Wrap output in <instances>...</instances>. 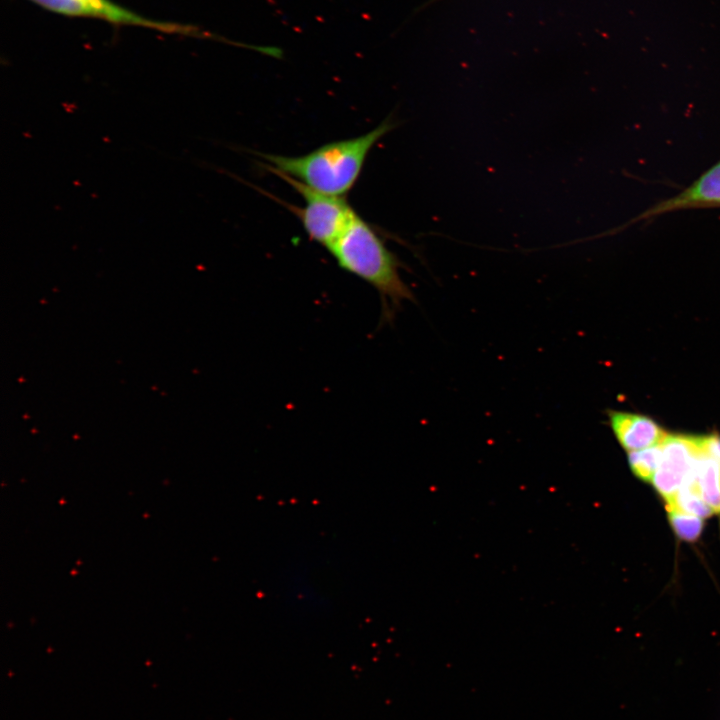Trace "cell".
I'll return each mask as SVG.
<instances>
[{
	"label": "cell",
	"mask_w": 720,
	"mask_h": 720,
	"mask_svg": "<svg viewBox=\"0 0 720 720\" xmlns=\"http://www.w3.org/2000/svg\"><path fill=\"white\" fill-rule=\"evenodd\" d=\"M393 127V121L386 119L365 134L326 143L301 156L258 155L271 173L288 175L320 193L344 197L358 180L371 149Z\"/></svg>",
	"instance_id": "1"
},
{
	"label": "cell",
	"mask_w": 720,
	"mask_h": 720,
	"mask_svg": "<svg viewBox=\"0 0 720 720\" xmlns=\"http://www.w3.org/2000/svg\"><path fill=\"white\" fill-rule=\"evenodd\" d=\"M328 250L343 270L374 287L385 303L399 306L405 300H415L400 276L398 258L358 214Z\"/></svg>",
	"instance_id": "2"
},
{
	"label": "cell",
	"mask_w": 720,
	"mask_h": 720,
	"mask_svg": "<svg viewBox=\"0 0 720 720\" xmlns=\"http://www.w3.org/2000/svg\"><path fill=\"white\" fill-rule=\"evenodd\" d=\"M47 11L73 18H89L113 26L139 27L166 34L214 37L198 27L145 17L114 0H27Z\"/></svg>",
	"instance_id": "3"
},
{
	"label": "cell",
	"mask_w": 720,
	"mask_h": 720,
	"mask_svg": "<svg viewBox=\"0 0 720 720\" xmlns=\"http://www.w3.org/2000/svg\"><path fill=\"white\" fill-rule=\"evenodd\" d=\"M273 174L282 178L302 196L304 205L296 207L294 211L310 240L327 249L357 214L344 197L317 192L285 174Z\"/></svg>",
	"instance_id": "4"
},
{
	"label": "cell",
	"mask_w": 720,
	"mask_h": 720,
	"mask_svg": "<svg viewBox=\"0 0 720 720\" xmlns=\"http://www.w3.org/2000/svg\"><path fill=\"white\" fill-rule=\"evenodd\" d=\"M660 447V460L651 483L667 501L692 474L697 458L703 450V436L668 433Z\"/></svg>",
	"instance_id": "5"
},
{
	"label": "cell",
	"mask_w": 720,
	"mask_h": 720,
	"mask_svg": "<svg viewBox=\"0 0 720 720\" xmlns=\"http://www.w3.org/2000/svg\"><path fill=\"white\" fill-rule=\"evenodd\" d=\"M720 205V162L699 177L690 187L676 196L647 209L631 220L649 219L663 213L691 208H710Z\"/></svg>",
	"instance_id": "6"
},
{
	"label": "cell",
	"mask_w": 720,
	"mask_h": 720,
	"mask_svg": "<svg viewBox=\"0 0 720 720\" xmlns=\"http://www.w3.org/2000/svg\"><path fill=\"white\" fill-rule=\"evenodd\" d=\"M611 429L628 452L659 445L668 433L652 418L625 411H609Z\"/></svg>",
	"instance_id": "7"
},
{
	"label": "cell",
	"mask_w": 720,
	"mask_h": 720,
	"mask_svg": "<svg viewBox=\"0 0 720 720\" xmlns=\"http://www.w3.org/2000/svg\"><path fill=\"white\" fill-rule=\"evenodd\" d=\"M695 484L713 513H720V459L710 454L704 446L693 472Z\"/></svg>",
	"instance_id": "8"
},
{
	"label": "cell",
	"mask_w": 720,
	"mask_h": 720,
	"mask_svg": "<svg viewBox=\"0 0 720 720\" xmlns=\"http://www.w3.org/2000/svg\"><path fill=\"white\" fill-rule=\"evenodd\" d=\"M693 472L676 494L671 499L665 501L666 507L676 508L705 519L712 515L713 511L703 500L695 484Z\"/></svg>",
	"instance_id": "9"
},
{
	"label": "cell",
	"mask_w": 720,
	"mask_h": 720,
	"mask_svg": "<svg viewBox=\"0 0 720 720\" xmlns=\"http://www.w3.org/2000/svg\"><path fill=\"white\" fill-rule=\"evenodd\" d=\"M660 444L642 450L628 452L629 466L633 474L639 479L651 482L660 460Z\"/></svg>",
	"instance_id": "10"
},
{
	"label": "cell",
	"mask_w": 720,
	"mask_h": 720,
	"mask_svg": "<svg viewBox=\"0 0 720 720\" xmlns=\"http://www.w3.org/2000/svg\"><path fill=\"white\" fill-rule=\"evenodd\" d=\"M668 519L675 534L682 540L695 541L702 533L704 518L666 507Z\"/></svg>",
	"instance_id": "11"
},
{
	"label": "cell",
	"mask_w": 720,
	"mask_h": 720,
	"mask_svg": "<svg viewBox=\"0 0 720 720\" xmlns=\"http://www.w3.org/2000/svg\"><path fill=\"white\" fill-rule=\"evenodd\" d=\"M705 449L720 459V436L717 434L704 436Z\"/></svg>",
	"instance_id": "12"
},
{
	"label": "cell",
	"mask_w": 720,
	"mask_h": 720,
	"mask_svg": "<svg viewBox=\"0 0 720 720\" xmlns=\"http://www.w3.org/2000/svg\"><path fill=\"white\" fill-rule=\"evenodd\" d=\"M718 207H720V205Z\"/></svg>",
	"instance_id": "13"
}]
</instances>
